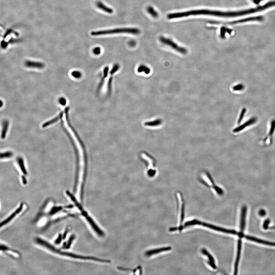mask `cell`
<instances>
[{
  "mask_svg": "<svg viewBox=\"0 0 275 275\" xmlns=\"http://www.w3.org/2000/svg\"><path fill=\"white\" fill-rule=\"evenodd\" d=\"M140 33V30L137 28H125L95 31V32H92L91 34L93 36H98L118 34V33H129V34L137 35L139 34Z\"/></svg>",
  "mask_w": 275,
  "mask_h": 275,
  "instance_id": "2",
  "label": "cell"
},
{
  "mask_svg": "<svg viewBox=\"0 0 275 275\" xmlns=\"http://www.w3.org/2000/svg\"><path fill=\"white\" fill-rule=\"evenodd\" d=\"M274 6H275V1H272L269 2L262 6L258 7L256 8L250 9L245 10V11H237V12H230V17H237L243 16L245 15L251 14V13L264 11Z\"/></svg>",
  "mask_w": 275,
  "mask_h": 275,
  "instance_id": "3",
  "label": "cell"
},
{
  "mask_svg": "<svg viewBox=\"0 0 275 275\" xmlns=\"http://www.w3.org/2000/svg\"><path fill=\"white\" fill-rule=\"evenodd\" d=\"M35 241L38 244L44 247L46 249L51 250L52 252H54L55 253H58V254L62 255L67 256L75 258V259L93 260V261H98V262H106V263H109L110 262V260H108V259L107 260V259H102L94 257L85 256L74 254L71 253L61 251L59 249H57L55 247L52 245L47 241H45L43 239H41L40 238H36L35 239Z\"/></svg>",
  "mask_w": 275,
  "mask_h": 275,
  "instance_id": "1",
  "label": "cell"
},
{
  "mask_svg": "<svg viewBox=\"0 0 275 275\" xmlns=\"http://www.w3.org/2000/svg\"><path fill=\"white\" fill-rule=\"evenodd\" d=\"M247 208L244 206L241 210V221H240V232H243L245 228L246 217Z\"/></svg>",
  "mask_w": 275,
  "mask_h": 275,
  "instance_id": "9",
  "label": "cell"
},
{
  "mask_svg": "<svg viewBox=\"0 0 275 275\" xmlns=\"http://www.w3.org/2000/svg\"><path fill=\"white\" fill-rule=\"evenodd\" d=\"M71 75L76 79H80L82 77V73L80 71H75L71 73Z\"/></svg>",
  "mask_w": 275,
  "mask_h": 275,
  "instance_id": "27",
  "label": "cell"
},
{
  "mask_svg": "<svg viewBox=\"0 0 275 275\" xmlns=\"http://www.w3.org/2000/svg\"><path fill=\"white\" fill-rule=\"evenodd\" d=\"M227 29L225 28H222L221 30V33H220V37L222 38H224L225 37V32L226 31Z\"/></svg>",
  "mask_w": 275,
  "mask_h": 275,
  "instance_id": "35",
  "label": "cell"
},
{
  "mask_svg": "<svg viewBox=\"0 0 275 275\" xmlns=\"http://www.w3.org/2000/svg\"><path fill=\"white\" fill-rule=\"evenodd\" d=\"M1 107H2V106H3V101H2V100H1Z\"/></svg>",
  "mask_w": 275,
  "mask_h": 275,
  "instance_id": "41",
  "label": "cell"
},
{
  "mask_svg": "<svg viewBox=\"0 0 275 275\" xmlns=\"http://www.w3.org/2000/svg\"><path fill=\"white\" fill-rule=\"evenodd\" d=\"M109 72V68L108 66L105 67L104 69L103 73V76L100 80L98 87V91L99 92L100 90L103 85L104 83L105 82V79L108 77V74Z\"/></svg>",
  "mask_w": 275,
  "mask_h": 275,
  "instance_id": "13",
  "label": "cell"
},
{
  "mask_svg": "<svg viewBox=\"0 0 275 275\" xmlns=\"http://www.w3.org/2000/svg\"><path fill=\"white\" fill-rule=\"evenodd\" d=\"M161 120L157 119L156 120L154 121L147 122L146 123V124L152 126H157V125L160 124H161Z\"/></svg>",
  "mask_w": 275,
  "mask_h": 275,
  "instance_id": "28",
  "label": "cell"
},
{
  "mask_svg": "<svg viewBox=\"0 0 275 275\" xmlns=\"http://www.w3.org/2000/svg\"><path fill=\"white\" fill-rule=\"evenodd\" d=\"M63 112H62L60 113L59 114L58 116H57L56 117H55V118H54L53 119L49 121L46 122L44 124H43L42 125V127H43V128H45V127H48V126H50V125L55 123H56V122L58 121L59 120L61 119V118H62V117H63Z\"/></svg>",
  "mask_w": 275,
  "mask_h": 275,
  "instance_id": "17",
  "label": "cell"
},
{
  "mask_svg": "<svg viewBox=\"0 0 275 275\" xmlns=\"http://www.w3.org/2000/svg\"><path fill=\"white\" fill-rule=\"evenodd\" d=\"M62 239H63V237H62V235L59 234L58 237H57L55 241V243L57 245L59 244L61 242Z\"/></svg>",
  "mask_w": 275,
  "mask_h": 275,
  "instance_id": "33",
  "label": "cell"
},
{
  "mask_svg": "<svg viewBox=\"0 0 275 275\" xmlns=\"http://www.w3.org/2000/svg\"></svg>",
  "mask_w": 275,
  "mask_h": 275,
  "instance_id": "42",
  "label": "cell"
},
{
  "mask_svg": "<svg viewBox=\"0 0 275 275\" xmlns=\"http://www.w3.org/2000/svg\"><path fill=\"white\" fill-rule=\"evenodd\" d=\"M246 108H243L242 109V111H241V114H240V117L239 119V120L238 121L237 123L238 124H239L241 123V121L242 120L246 112Z\"/></svg>",
  "mask_w": 275,
  "mask_h": 275,
  "instance_id": "30",
  "label": "cell"
},
{
  "mask_svg": "<svg viewBox=\"0 0 275 275\" xmlns=\"http://www.w3.org/2000/svg\"><path fill=\"white\" fill-rule=\"evenodd\" d=\"M93 52L96 55H99L101 53V49L99 47L95 48L93 50Z\"/></svg>",
  "mask_w": 275,
  "mask_h": 275,
  "instance_id": "34",
  "label": "cell"
},
{
  "mask_svg": "<svg viewBox=\"0 0 275 275\" xmlns=\"http://www.w3.org/2000/svg\"><path fill=\"white\" fill-rule=\"evenodd\" d=\"M256 121L257 118L256 117H253V118H250V120L245 123L244 124H243L235 128L233 130V132L234 133L239 132L240 131L243 130L246 127L255 123Z\"/></svg>",
  "mask_w": 275,
  "mask_h": 275,
  "instance_id": "8",
  "label": "cell"
},
{
  "mask_svg": "<svg viewBox=\"0 0 275 275\" xmlns=\"http://www.w3.org/2000/svg\"><path fill=\"white\" fill-rule=\"evenodd\" d=\"M75 238V236L74 235H71L70 237L69 240H68V242L66 243V245L64 249H70L71 245V244L72 243L73 241L74 240Z\"/></svg>",
  "mask_w": 275,
  "mask_h": 275,
  "instance_id": "22",
  "label": "cell"
},
{
  "mask_svg": "<svg viewBox=\"0 0 275 275\" xmlns=\"http://www.w3.org/2000/svg\"><path fill=\"white\" fill-rule=\"evenodd\" d=\"M81 214L86 218V219L89 222V224L92 227L94 231L96 232V233L99 236L103 237L104 235V233L100 228L98 227V226L96 224L95 222H94L93 219L88 215V213L85 211L84 210H83L81 211Z\"/></svg>",
  "mask_w": 275,
  "mask_h": 275,
  "instance_id": "6",
  "label": "cell"
},
{
  "mask_svg": "<svg viewBox=\"0 0 275 275\" xmlns=\"http://www.w3.org/2000/svg\"><path fill=\"white\" fill-rule=\"evenodd\" d=\"M9 126V122L5 120L4 122V127H3V133L2 134V138H4L5 137V134L7 131L8 127Z\"/></svg>",
  "mask_w": 275,
  "mask_h": 275,
  "instance_id": "25",
  "label": "cell"
},
{
  "mask_svg": "<svg viewBox=\"0 0 275 275\" xmlns=\"http://www.w3.org/2000/svg\"><path fill=\"white\" fill-rule=\"evenodd\" d=\"M59 102L60 104L63 106H65L67 103L66 100L65 98H63V97H61L59 99Z\"/></svg>",
  "mask_w": 275,
  "mask_h": 275,
  "instance_id": "36",
  "label": "cell"
},
{
  "mask_svg": "<svg viewBox=\"0 0 275 275\" xmlns=\"http://www.w3.org/2000/svg\"><path fill=\"white\" fill-rule=\"evenodd\" d=\"M26 66L29 68L42 69L44 67V64L42 62L27 60L25 62Z\"/></svg>",
  "mask_w": 275,
  "mask_h": 275,
  "instance_id": "10",
  "label": "cell"
},
{
  "mask_svg": "<svg viewBox=\"0 0 275 275\" xmlns=\"http://www.w3.org/2000/svg\"><path fill=\"white\" fill-rule=\"evenodd\" d=\"M184 211H185V204H184V203L183 202H182V208H181V219H180V223L181 224H182V222H183V220L184 219Z\"/></svg>",
  "mask_w": 275,
  "mask_h": 275,
  "instance_id": "29",
  "label": "cell"
},
{
  "mask_svg": "<svg viewBox=\"0 0 275 275\" xmlns=\"http://www.w3.org/2000/svg\"><path fill=\"white\" fill-rule=\"evenodd\" d=\"M137 71L139 73L144 72L146 74L148 75L151 72V69L146 66L141 65L138 68Z\"/></svg>",
  "mask_w": 275,
  "mask_h": 275,
  "instance_id": "19",
  "label": "cell"
},
{
  "mask_svg": "<svg viewBox=\"0 0 275 275\" xmlns=\"http://www.w3.org/2000/svg\"><path fill=\"white\" fill-rule=\"evenodd\" d=\"M69 228H67L66 229L64 233H63V235H62L63 239H65L67 235L68 232H69Z\"/></svg>",
  "mask_w": 275,
  "mask_h": 275,
  "instance_id": "38",
  "label": "cell"
},
{
  "mask_svg": "<svg viewBox=\"0 0 275 275\" xmlns=\"http://www.w3.org/2000/svg\"><path fill=\"white\" fill-rule=\"evenodd\" d=\"M159 40L162 43L166 45L169 46L172 48L178 51L182 54H186L187 53L188 50L185 48L179 46L178 45L172 41L171 39L164 37V36H161L159 38Z\"/></svg>",
  "mask_w": 275,
  "mask_h": 275,
  "instance_id": "5",
  "label": "cell"
},
{
  "mask_svg": "<svg viewBox=\"0 0 275 275\" xmlns=\"http://www.w3.org/2000/svg\"><path fill=\"white\" fill-rule=\"evenodd\" d=\"M270 221L269 219H267L266 220V221H264V224L263 225V227L264 229H268V225L270 223Z\"/></svg>",
  "mask_w": 275,
  "mask_h": 275,
  "instance_id": "37",
  "label": "cell"
},
{
  "mask_svg": "<svg viewBox=\"0 0 275 275\" xmlns=\"http://www.w3.org/2000/svg\"><path fill=\"white\" fill-rule=\"evenodd\" d=\"M13 156V153L11 152H8L4 153L1 154V158H7Z\"/></svg>",
  "mask_w": 275,
  "mask_h": 275,
  "instance_id": "31",
  "label": "cell"
},
{
  "mask_svg": "<svg viewBox=\"0 0 275 275\" xmlns=\"http://www.w3.org/2000/svg\"><path fill=\"white\" fill-rule=\"evenodd\" d=\"M172 248L171 247H166L153 249V250H149V251H146L145 253V255H146V256H149L156 254L159 253L169 251V250H170Z\"/></svg>",
  "mask_w": 275,
  "mask_h": 275,
  "instance_id": "12",
  "label": "cell"
},
{
  "mask_svg": "<svg viewBox=\"0 0 275 275\" xmlns=\"http://www.w3.org/2000/svg\"><path fill=\"white\" fill-rule=\"evenodd\" d=\"M259 215H260V216H264L266 215V212L264 210H261L259 211Z\"/></svg>",
  "mask_w": 275,
  "mask_h": 275,
  "instance_id": "39",
  "label": "cell"
},
{
  "mask_svg": "<svg viewBox=\"0 0 275 275\" xmlns=\"http://www.w3.org/2000/svg\"><path fill=\"white\" fill-rule=\"evenodd\" d=\"M246 239H248V240H251V241H255V242L258 243L263 244L266 245L273 246H275V243L269 242V241H264V240H261V239H257V238H255L254 237L249 236L248 235L246 236Z\"/></svg>",
  "mask_w": 275,
  "mask_h": 275,
  "instance_id": "14",
  "label": "cell"
},
{
  "mask_svg": "<svg viewBox=\"0 0 275 275\" xmlns=\"http://www.w3.org/2000/svg\"><path fill=\"white\" fill-rule=\"evenodd\" d=\"M63 207L62 206H57L52 208V210L50 211L49 212V215L52 216L54 215L55 214L58 213L59 211L62 210Z\"/></svg>",
  "mask_w": 275,
  "mask_h": 275,
  "instance_id": "21",
  "label": "cell"
},
{
  "mask_svg": "<svg viewBox=\"0 0 275 275\" xmlns=\"http://www.w3.org/2000/svg\"><path fill=\"white\" fill-rule=\"evenodd\" d=\"M195 225H202L203 226L212 229V230L223 232V233H230V234L233 235H237L238 233V232L234 231V230H228V229H223V228L216 227V226L208 224V223H204V222H202L200 221H198L196 220H193L186 222L184 225L183 226V227L184 228L188 226Z\"/></svg>",
  "mask_w": 275,
  "mask_h": 275,
  "instance_id": "4",
  "label": "cell"
},
{
  "mask_svg": "<svg viewBox=\"0 0 275 275\" xmlns=\"http://www.w3.org/2000/svg\"><path fill=\"white\" fill-rule=\"evenodd\" d=\"M147 11L150 15L154 18H157L158 17V13L153 7L149 6L147 8Z\"/></svg>",
  "mask_w": 275,
  "mask_h": 275,
  "instance_id": "20",
  "label": "cell"
},
{
  "mask_svg": "<svg viewBox=\"0 0 275 275\" xmlns=\"http://www.w3.org/2000/svg\"><path fill=\"white\" fill-rule=\"evenodd\" d=\"M97 6L98 8L100 9V10H102L106 13H109V14H111V13H113L114 11L112 9L106 6L102 2H97Z\"/></svg>",
  "mask_w": 275,
  "mask_h": 275,
  "instance_id": "15",
  "label": "cell"
},
{
  "mask_svg": "<svg viewBox=\"0 0 275 275\" xmlns=\"http://www.w3.org/2000/svg\"><path fill=\"white\" fill-rule=\"evenodd\" d=\"M18 161L19 164L21 168V169L22 170V172L26 175L27 174L26 172L25 169V167H24V163H23V159L22 158L19 159Z\"/></svg>",
  "mask_w": 275,
  "mask_h": 275,
  "instance_id": "26",
  "label": "cell"
},
{
  "mask_svg": "<svg viewBox=\"0 0 275 275\" xmlns=\"http://www.w3.org/2000/svg\"><path fill=\"white\" fill-rule=\"evenodd\" d=\"M241 241L240 239H239L238 243L237 252L236 259L235 265L234 275H236L237 272L238 265H239L240 253H241Z\"/></svg>",
  "mask_w": 275,
  "mask_h": 275,
  "instance_id": "11",
  "label": "cell"
},
{
  "mask_svg": "<svg viewBox=\"0 0 275 275\" xmlns=\"http://www.w3.org/2000/svg\"><path fill=\"white\" fill-rule=\"evenodd\" d=\"M119 69L120 65L119 64H117V63L115 64L113 66L111 70L110 71V72H109L110 74L114 75V74L118 71Z\"/></svg>",
  "mask_w": 275,
  "mask_h": 275,
  "instance_id": "24",
  "label": "cell"
},
{
  "mask_svg": "<svg viewBox=\"0 0 275 275\" xmlns=\"http://www.w3.org/2000/svg\"><path fill=\"white\" fill-rule=\"evenodd\" d=\"M244 88V86L242 84H239L233 87V89L234 91H241L243 90Z\"/></svg>",
  "mask_w": 275,
  "mask_h": 275,
  "instance_id": "32",
  "label": "cell"
},
{
  "mask_svg": "<svg viewBox=\"0 0 275 275\" xmlns=\"http://www.w3.org/2000/svg\"><path fill=\"white\" fill-rule=\"evenodd\" d=\"M129 45L131 47L135 46V45H136V42L135 41L132 40V41H131L130 42H129Z\"/></svg>",
  "mask_w": 275,
  "mask_h": 275,
  "instance_id": "40",
  "label": "cell"
},
{
  "mask_svg": "<svg viewBox=\"0 0 275 275\" xmlns=\"http://www.w3.org/2000/svg\"><path fill=\"white\" fill-rule=\"evenodd\" d=\"M23 203H21L20 205V206L12 214L9 216V217L5 219V220L3 222H1V227L3 226H4L5 225L7 224L9 222H11V221L14 218V217L17 215L18 214L20 213V212L22 211V210L23 209Z\"/></svg>",
  "mask_w": 275,
  "mask_h": 275,
  "instance_id": "7",
  "label": "cell"
},
{
  "mask_svg": "<svg viewBox=\"0 0 275 275\" xmlns=\"http://www.w3.org/2000/svg\"><path fill=\"white\" fill-rule=\"evenodd\" d=\"M202 252L204 255L207 256L208 258L209 261L208 262V263L210 265V266L212 267L213 269H216L217 267L215 265V261H214L213 257L205 249H203L202 250Z\"/></svg>",
  "mask_w": 275,
  "mask_h": 275,
  "instance_id": "16",
  "label": "cell"
},
{
  "mask_svg": "<svg viewBox=\"0 0 275 275\" xmlns=\"http://www.w3.org/2000/svg\"><path fill=\"white\" fill-rule=\"evenodd\" d=\"M275 130V120H273L271 121V124H270V131L268 136H272Z\"/></svg>",
  "mask_w": 275,
  "mask_h": 275,
  "instance_id": "23",
  "label": "cell"
},
{
  "mask_svg": "<svg viewBox=\"0 0 275 275\" xmlns=\"http://www.w3.org/2000/svg\"><path fill=\"white\" fill-rule=\"evenodd\" d=\"M117 268H118V270H122V271L123 270V271H133V272H134V274H139V273H138V272H139L140 273V274H141L142 273V268L140 266L137 267V268L134 269L121 267H118Z\"/></svg>",
  "mask_w": 275,
  "mask_h": 275,
  "instance_id": "18",
  "label": "cell"
}]
</instances>
